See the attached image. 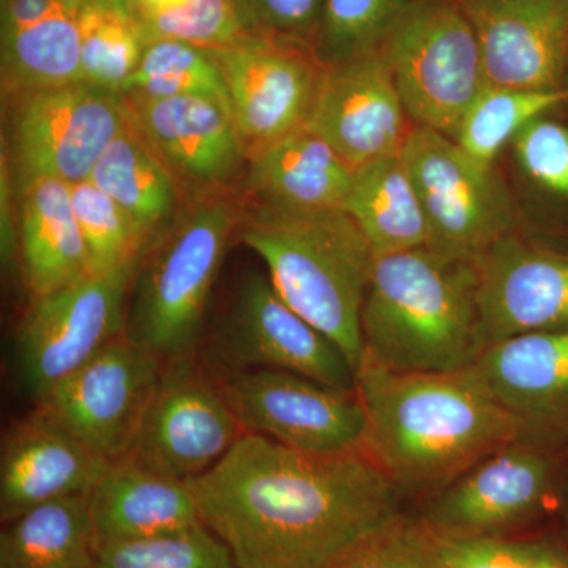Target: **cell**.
<instances>
[{"label": "cell", "mask_w": 568, "mask_h": 568, "mask_svg": "<svg viewBox=\"0 0 568 568\" xmlns=\"http://www.w3.org/2000/svg\"><path fill=\"white\" fill-rule=\"evenodd\" d=\"M237 568H327L399 511V488L365 450L321 455L242 435L186 481Z\"/></svg>", "instance_id": "1"}, {"label": "cell", "mask_w": 568, "mask_h": 568, "mask_svg": "<svg viewBox=\"0 0 568 568\" xmlns=\"http://www.w3.org/2000/svg\"><path fill=\"white\" fill-rule=\"evenodd\" d=\"M355 390L364 450L398 488L444 485L528 433L466 372L398 373L364 361Z\"/></svg>", "instance_id": "2"}, {"label": "cell", "mask_w": 568, "mask_h": 568, "mask_svg": "<svg viewBox=\"0 0 568 568\" xmlns=\"http://www.w3.org/2000/svg\"><path fill=\"white\" fill-rule=\"evenodd\" d=\"M364 361L398 373L465 372L484 353L476 261L375 254L361 316Z\"/></svg>", "instance_id": "3"}, {"label": "cell", "mask_w": 568, "mask_h": 568, "mask_svg": "<svg viewBox=\"0 0 568 568\" xmlns=\"http://www.w3.org/2000/svg\"><path fill=\"white\" fill-rule=\"evenodd\" d=\"M237 234L263 260L284 302L364 362L361 316L375 252L343 209L241 205Z\"/></svg>", "instance_id": "4"}, {"label": "cell", "mask_w": 568, "mask_h": 568, "mask_svg": "<svg viewBox=\"0 0 568 568\" xmlns=\"http://www.w3.org/2000/svg\"><path fill=\"white\" fill-rule=\"evenodd\" d=\"M241 220L233 194L186 204L142 250L134 267L125 336L170 362L200 353L205 310Z\"/></svg>", "instance_id": "5"}, {"label": "cell", "mask_w": 568, "mask_h": 568, "mask_svg": "<svg viewBox=\"0 0 568 568\" xmlns=\"http://www.w3.org/2000/svg\"><path fill=\"white\" fill-rule=\"evenodd\" d=\"M381 48L410 121L454 140L488 85L476 29L459 0H420Z\"/></svg>", "instance_id": "6"}, {"label": "cell", "mask_w": 568, "mask_h": 568, "mask_svg": "<svg viewBox=\"0 0 568 568\" xmlns=\"http://www.w3.org/2000/svg\"><path fill=\"white\" fill-rule=\"evenodd\" d=\"M9 104L7 162L14 192L39 178L89 181L130 121L121 92L85 81L18 93Z\"/></svg>", "instance_id": "7"}, {"label": "cell", "mask_w": 568, "mask_h": 568, "mask_svg": "<svg viewBox=\"0 0 568 568\" xmlns=\"http://www.w3.org/2000/svg\"><path fill=\"white\" fill-rule=\"evenodd\" d=\"M134 267L92 274L31 297L14 332V361L21 386L36 405L125 335Z\"/></svg>", "instance_id": "8"}, {"label": "cell", "mask_w": 568, "mask_h": 568, "mask_svg": "<svg viewBox=\"0 0 568 568\" xmlns=\"http://www.w3.org/2000/svg\"><path fill=\"white\" fill-rule=\"evenodd\" d=\"M428 223V248L477 260L517 231V212L496 168L470 160L446 134L414 125L402 149Z\"/></svg>", "instance_id": "9"}, {"label": "cell", "mask_w": 568, "mask_h": 568, "mask_svg": "<svg viewBox=\"0 0 568 568\" xmlns=\"http://www.w3.org/2000/svg\"><path fill=\"white\" fill-rule=\"evenodd\" d=\"M201 358L213 376L274 368L342 390L357 386L342 347L294 312L261 272L242 276Z\"/></svg>", "instance_id": "10"}, {"label": "cell", "mask_w": 568, "mask_h": 568, "mask_svg": "<svg viewBox=\"0 0 568 568\" xmlns=\"http://www.w3.org/2000/svg\"><path fill=\"white\" fill-rule=\"evenodd\" d=\"M245 435L200 353L164 362L126 457L189 481L219 465Z\"/></svg>", "instance_id": "11"}, {"label": "cell", "mask_w": 568, "mask_h": 568, "mask_svg": "<svg viewBox=\"0 0 568 568\" xmlns=\"http://www.w3.org/2000/svg\"><path fill=\"white\" fill-rule=\"evenodd\" d=\"M245 435L308 454L364 450L366 416L357 390L274 368L215 376Z\"/></svg>", "instance_id": "12"}, {"label": "cell", "mask_w": 568, "mask_h": 568, "mask_svg": "<svg viewBox=\"0 0 568 568\" xmlns=\"http://www.w3.org/2000/svg\"><path fill=\"white\" fill-rule=\"evenodd\" d=\"M205 51L222 73L246 155L306 126L327 69L313 44L246 36Z\"/></svg>", "instance_id": "13"}, {"label": "cell", "mask_w": 568, "mask_h": 568, "mask_svg": "<svg viewBox=\"0 0 568 568\" xmlns=\"http://www.w3.org/2000/svg\"><path fill=\"white\" fill-rule=\"evenodd\" d=\"M163 362L125 335L62 381L36 409L108 462L125 457Z\"/></svg>", "instance_id": "14"}, {"label": "cell", "mask_w": 568, "mask_h": 568, "mask_svg": "<svg viewBox=\"0 0 568 568\" xmlns=\"http://www.w3.org/2000/svg\"><path fill=\"white\" fill-rule=\"evenodd\" d=\"M130 115L183 204L237 193L248 155L226 104L211 97L126 99Z\"/></svg>", "instance_id": "15"}, {"label": "cell", "mask_w": 568, "mask_h": 568, "mask_svg": "<svg viewBox=\"0 0 568 568\" xmlns=\"http://www.w3.org/2000/svg\"><path fill=\"white\" fill-rule=\"evenodd\" d=\"M518 443L448 481L426 504V525L446 538H497L536 517L555 488L556 465L545 452Z\"/></svg>", "instance_id": "16"}, {"label": "cell", "mask_w": 568, "mask_h": 568, "mask_svg": "<svg viewBox=\"0 0 568 568\" xmlns=\"http://www.w3.org/2000/svg\"><path fill=\"white\" fill-rule=\"evenodd\" d=\"M414 125L379 47L325 69L306 129L355 170L402 152Z\"/></svg>", "instance_id": "17"}, {"label": "cell", "mask_w": 568, "mask_h": 568, "mask_svg": "<svg viewBox=\"0 0 568 568\" xmlns=\"http://www.w3.org/2000/svg\"><path fill=\"white\" fill-rule=\"evenodd\" d=\"M474 261L487 346L510 336L568 331V253L515 231Z\"/></svg>", "instance_id": "18"}, {"label": "cell", "mask_w": 568, "mask_h": 568, "mask_svg": "<svg viewBox=\"0 0 568 568\" xmlns=\"http://www.w3.org/2000/svg\"><path fill=\"white\" fill-rule=\"evenodd\" d=\"M489 85L559 91L568 71V0H459Z\"/></svg>", "instance_id": "19"}, {"label": "cell", "mask_w": 568, "mask_h": 568, "mask_svg": "<svg viewBox=\"0 0 568 568\" xmlns=\"http://www.w3.org/2000/svg\"><path fill=\"white\" fill-rule=\"evenodd\" d=\"M110 465L33 409L2 439L0 519L9 523L52 500L91 495Z\"/></svg>", "instance_id": "20"}, {"label": "cell", "mask_w": 568, "mask_h": 568, "mask_svg": "<svg viewBox=\"0 0 568 568\" xmlns=\"http://www.w3.org/2000/svg\"><path fill=\"white\" fill-rule=\"evenodd\" d=\"M465 372L528 432L568 416V331L500 339Z\"/></svg>", "instance_id": "21"}, {"label": "cell", "mask_w": 568, "mask_h": 568, "mask_svg": "<svg viewBox=\"0 0 568 568\" xmlns=\"http://www.w3.org/2000/svg\"><path fill=\"white\" fill-rule=\"evenodd\" d=\"M89 0H2V91L82 81L80 22Z\"/></svg>", "instance_id": "22"}, {"label": "cell", "mask_w": 568, "mask_h": 568, "mask_svg": "<svg viewBox=\"0 0 568 568\" xmlns=\"http://www.w3.org/2000/svg\"><path fill=\"white\" fill-rule=\"evenodd\" d=\"M353 181L354 168L304 126L248 156L235 200L254 207L343 209Z\"/></svg>", "instance_id": "23"}, {"label": "cell", "mask_w": 568, "mask_h": 568, "mask_svg": "<svg viewBox=\"0 0 568 568\" xmlns=\"http://www.w3.org/2000/svg\"><path fill=\"white\" fill-rule=\"evenodd\" d=\"M89 508L95 548L203 525L186 481L149 469L126 455L111 462L89 495Z\"/></svg>", "instance_id": "24"}, {"label": "cell", "mask_w": 568, "mask_h": 568, "mask_svg": "<svg viewBox=\"0 0 568 568\" xmlns=\"http://www.w3.org/2000/svg\"><path fill=\"white\" fill-rule=\"evenodd\" d=\"M14 193L22 280L31 297L54 293L92 275L69 183L39 178Z\"/></svg>", "instance_id": "25"}, {"label": "cell", "mask_w": 568, "mask_h": 568, "mask_svg": "<svg viewBox=\"0 0 568 568\" xmlns=\"http://www.w3.org/2000/svg\"><path fill=\"white\" fill-rule=\"evenodd\" d=\"M89 181L130 216L142 250L185 207L173 179L142 138L132 115L125 130L100 156Z\"/></svg>", "instance_id": "26"}, {"label": "cell", "mask_w": 568, "mask_h": 568, "mask_svg": "<svg viewBox=\"0 0 568 568\" xmlns=\"http://www.w3.org/2000/svg\"><path fill=\"white\" fill-rule=\"evenodd\" d=\"M343 211L376 254L428 246V223L402 152L355 168Z\"/></svg>", "instance_id": "27"}, {"label": "cell", "mask_w": 568, "mask_h": 568, "mask_svg": "<svg viewBox=\"0 0 568 568\" xmlns=\"http://www.w3.org/2000/svg\"><path fill=\"white\" fill-rule=\"evenodd\" d=\"M0 568H91L95 555L89 495L63 497L6 523Z\"/></svg>", "instance_id": "28"}, {"label": "cell", "mask_w": 568, "mask_h": 568, "mask_svg": "<svg viewBox=\"0 0 568 568\" xmlns=\"http://www.w3.org/2000/svg\"><path fill=\"white\" fill-rule=\"evenodd\" d=\"M568 102V89L529 91V89L487 85L470 104L459 123L454 141L484 168H495L499 153L518 133L560 103Z\"/></svg>", "instance_id": "29"}, {"label": "cell", "mask_w": 568, "mask_h": 568, "mask_svg": "<svg viewBox=\"0 0 568 568\" xmlns=\"http://www.w3.org/2000/svg\"><path fill=\"white\" fill-rule=\"evenodd\" d=\"M121 93L126 99L211 97L227 106L222 73L207 51L175 40L145 44L140 65L122 85Z\"/></svg>", "instance_id": "30"}, {"label": "cell", "mask_w": 568, "mask_h": 568, "mask_svg": "<svg viewBox=\"0 0 568 568\" xmlns=\"http://www.w3.org/2000/svg\"><path fill=\"white\" fill-rule=\"evenodd\" d=\"M80 36L82 81L121 92L145 48L133 14L89 0L82 10Z\"/></svg>", "instance_id": "31"}, {"label": "cell", "mask_w": 568, "mask_h": 568, "mask_svg": "<svg viewBox=\"0 0 568 568\" xmlns=\"http://www.w3.org/2000/svg\"><path fill=\"white\" fill-rule=\"evenodd\" d=\"M420 0H325L315 50L324 65H338L379 48Z\"/></svg>", "instance_id": "32"}, {"label": "cell", "mask_w": 568, "mask_h": 568, "mask_svg": "<svg viewBox=\"0 0 568 568\" xmlns=\"http://www.w3.org/2000/svg\"><path fill=\"white\" fill-rule=\"evenodd\" d=\"M91 568H237L226 545L204 525L168 536L95 548Z\"/></svg>", "instance_id": "33"}, {"label": "cell", "mask_w": 568, "mask_h": 568, "mask_svg": "<svg viewBox=\"0 0 568 568\" xmlns=\"http://www.w3.org/2000/svg\"><path fill=\"white\" fill-rule=\"evenodd\" d=\"M70 192L92 274L136 265L142 241L130 216L91 181L70 185Z\"/></svg>", "instance_id": "34"}, {"label": "cell", "mask_w": 568, "mask_h": 568, "mask_svg": "<svg viewBox=\"0 0 568 568\" xmlns=\"http://www.w3.org/2000/svg\"><path fill=\"white\" fill-rule=\"evenodd\" d=\"M327 568H452L444 538L424 519L396 515Z\"/></svg>", "instance_id": "35"}, {"label": "cell", "mask_w": 568, "mask_h": 568, "mask_svg": "<svg viewBox=\"0 0 568 568\" xmlns=\"http://www.w3.org/2000/svg\"><path fill=\"white\" fill-rule=\"evenodd\" d=\"M145 44L156 40H175L201 50H216L245 39L231 0H185L179 6L133 7Z\"/></svg>", "instance_id": "36"}, {"label": "cell", "mask_w": 568, "mask_h": 568, "mask_svg": "<svg viewBox=\"0 0 568 568\" xmlns=\"http://www.w3.org/2000/svg\"><path fill=\"white\" fill-rule=\"evenodd\" d=\"M514 151L534 185L568 200V126L545 115L534 119L515 138Z\"/></svg>", "instance_id": "37"}, {"label": "cell", "mask_w": 568, "mask_h": 568, "mask_svg": "<svg viewBox=\"0 0 568 568\" xmlns=\"http://www.w3.org/2000/svg\"><path fill=\"white\" fill-rule=\"evenodd\" d=\"M444 538L452 568H568L558 549L532 541Z\"/></svg>", "instance_id": "38"}, {"label": "cell", "mask_w": 568, "mask_h": 568, "mask_svg": "<svg viewBox=\"0 0 568 568\" xmlns=\"http://www.w3.org/2000/svg\"><path fill=\"white\" fill-rule=\"evenodd\" d=\"M248 36L305 41L315 47L325 0H231Z\"/></svg>", "instance_id": "39"}, {"label": "cell", "mask_w": 568, "mask_h": 568, "mask_svg": "<svg viewBox=\"0 0 568 568\" xmlns=\"http://www.w3.org/2000/svg\"><path fill=\"white\" fill-rule=\"evenodd\" d=\"M95 2L103 3V6L111 7V9L125 11V13L133 14L134 0H95Z\"/></svg>", "instance_id": "40"}, {"label": "cell", "mask_w": 568, "mask_h": 568, "mask_svg": "<svg viewBox=\"0 0 568 568\" xmlns=\"http://www.w3.org/2000/svg\"><path fill=\"white\" fill-rule=\"evenodd\" d=\"M185 2V0H142V2L134 3L133 7H153V9H163V7L179 6V3Z\"/></svg>", "instance_id": "41"}, {"label": "cell", "mask_w": 568, "mask_h": 568, "mask_svg": "<svg viewBox=\"0 0 568 568\" xmlns=\"http://www.w3.org/2000/svg\"><path fill=\"white\" fill-rule=\"evenodd\" d=\"M136 2H142V0H134L133 6H134V3H136Z\"/></svg>", "instance_id": "42"}, {"label": "cell", "mask_w": 568, "mask_h": 568, "mask_svg": "<svg viewBox=\"0 0 568 568\" xmlns=\"http://www.w3.org/2000/svg\"><path fill=\"white\" fill-rule=\"evenodd\" d=\"M566 88L568 89V85H566Z\"/></svg>", "instance_id": "43"}]
</instances>
